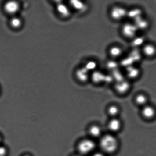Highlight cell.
Masks as SVG:
<instances>
[{"label": "cell", "instance_id": "2", "mask_svg": "<svg viewBox=\"0 0 156 156\" xmlns=\"http://www.w3.org/2000/svg\"><path fill=\"white\" fill-rule=\"evenodd\" d=\"M97 144L92 138L83 139L78 143L77 150L81 155H85L93 153L96 149Z\"/></svg>", "mask_w": 156, "mask_h": 156}, {"label": "cell", "instance_id": "20", "mask_svg": "<svg viewBox=\"0 0 156 156\" xmlns=\"http://www.w3.org/2000/svg\"><path fill=\"white\" fill-rule=\"evenodd\" d=\"M57 10L59 14L63 17H67L70 16V10L65 5L59 4L57 7Z\"/></svg>", "mask_w": 156, "mask_h": 156}, {"label": "cell", "instance_id": "22", "mask_svg": "<svg viewBox=\"0 0 156 156\" xmlns=\"http://www.w3.org/2000/svg\"><path fill=\"white\" fill-rule=\"evenodd\" d=\"M90 73L93 72L97 69L98 63L96 61L90 60L85 62L83 66Z\"/></svg>", "mask_w": 156, "mask_h": 156}, {"label": "cell", "instance_id": "13", "mask_svg": "<svg viewBox=\"0 0 156 156\" xmlns=\"http://www.w3.org/2000/svg\"><path fill=\"white\" fill-rule=\"evenodd\" d=\"M141 114L143 118L147 120H151L155 117V109L153 107L147 105L142 107Z\"/></svg>", "mask_w": 156, "mask_h": 156}, {"label": "cell", "instance_id": "17", "mask_svg": "<svg viewBox=\"0 0 156 156\" xmlns=\"http://www.w3.org/2000/svg\"><path fill=\"white\" fill-rule=\"evenodd\" d=\"M137 27L139 31L146 30L149 27V22L146 18L143 16L136 20L134 22Z\"/></svg>", "mask_w": 156, "mask_h": 156}, {"label": "cell", "instance_id": "11", "mask_svg": "<svg viewBox=\"0 0 156 156\" xmlns=\"http://www.w3.org/2000/svg\"><path fill=\"white\" fill-rule=\"evenodd\" d=\"M105 76L103 72L97 69L91 73L90 80L96 84L104 83Z\"/></svg>", "mask_w": 156, "mask_h": 156}, {"label": "cell", "instance_id": "7", "mask_svg": "<svg viewBox=\"0 0 156 156\" xmlns=\"http://www.w3.org/2000/svg\"><path fill=\"white\" fill-rule=\"evenodd\" d=\"M125 69V77L128 80H134L140 77L141 71L139 67L133 65Z\"/></svg>", "mask_w": 156, "mask_h": 156}, {"label": "cell", "instance_id": "14", "mask_svg": "<svg viewBox=\"0 0 156 156\" xmlns=\"http://www.w3.org/2000/svg\"><path fill=\"white\" fill-rule=\"evenodd\" d=\"M89 134L91 138L100 139L102 135V128L99 125L93 124L88 128Z\"/></svg>", "mask_w": 156, "mask_h": 156}, {"label": "cell", "instance_id": "10", "mask_svg": "<svg viewBox=\"0 0 156 156\" xmlns=\"http://www.w3.org/2000/svg\"><path fill=\"white\" fill-rule=\"evenodd\" d=\"M142 55L147 58H152L156 54V47L152 43H145L142 47Z\"/></svg>", "mask_w": 156, "mask_h": 156}, {"label": "cell", "instance_id": "18", "mask_svg": "<svg viewBox=\"0 0 156 156\" xmlns=\"http://www.w3.org/2000/svg\"><path fill=\"white\" fill-rule=\"evenodd\" d=\"M134 101L137 105L142 108L147 105L148 98L143 93H139L134 98Z\"/></svg>", "mask_w": 156, "mask_h": 156}, {"label": "cell", "instance_id": "26", "mask_svg": "<svg viewBox=\"0 0 156 156\" xmlns=\"http://www.w3.org/2000/svg\"><path fill=\"white\" fill-rule=\"evenodd\" d=\"M72 156H82V155H80V154H77V155H74Z\"/></svg>", "mask_w": 156, "mask_h": 156}, {"label": "cell", "instance_id": "8", "mask_svg": "<svg viewBox=\"0 0 156 156\" xmlns=\"http://www.w3.org/2000/svg\"><path fill=\"white\" fill-rule=\"evenodd\" d=\"M107 127L111 133L114 134L118 133L120 131L122 127L121 120L118 117L111 118L108 122Z\"/></svg>", "mask_w": 156, "mask_h": 156}, {"label": "cell", "instance_id": "27", "mask_svg": "<svg viewBox=\"0 0 156 156\" xmlns=\"http://www.w3.org/2000/svg\"><path fill=\"white\" fill-rule=\"evenodd\" d=\"M1 141H2V137L1 136H0V144H1Z\"/></svg>", "mask_w": 156, "mask_h": 156}, {"label": "cell", "instance_id": "16", "mask_svg": "<svg viewBox=\"0 0 156 156\" xmlns=\"http://www.w3.org/2000/svg\"><path fill=\"white\" fill-rule=\"evenodd\" d=\"M71 7L75 10L81 13L86 12L88 10V5L82 1H73L70 2Z\"/></svg>", "mask_w": 156, "mask_h": 156}, {"label": "cell", "instance_id": "25", "mask_svg": "<svg viewBox=\"0 0 156 156\" xmlns=\"http://www.w3.org/2000/svg\"><path fill=\"white\" fill-rule=\"evenodd\" d=\"M92 156H106V154L100 151V152H93Z\"/></svg>", "mask_w": 156, "mask_h": 156}, {"label": "cell", "instance_id": "24", "mask_svg": "<svg viewBox=\"0 0 156 156\" xmlns=\"http://www.w3.org/2000/svg\"><path fill=\"white\" fill-rule=\"evenodd\" d=\"M7 152V149L5 147L0 145V156H5Z\"/></svg>", "mask_w": 156, "mask_h": 156}, {"label": "cell", "instance_id": "12", "mask_svg": "<svg viewBox=\"0 0 156 156\" xmlns=\"http://www.w3.org/2000/svg\"><path fill=\"white\" fill-rule=\"evenodd\" d=\"M20 8L19 4L16 1H9L5 3L4 6L5 11L9 14H15Z\"/></svg>", "mask_w": 156, "mask_h": 156}, {"label": "cell", "instance_id": "15", "mask_svg": "<svg viewBox=\"0 0 156 156\" xmlns=\"http://www.w3.org/2000/svg\"><path fill=\"white\" fill-rule=\"evenodd\" d=\"M143 16V10L139 8H134L128 10L127 18L132 20V22Z\"/></svg>", "mask_w": 156, "mask_h": 156}, {"label": "cell", "instance_id": "3", "mask_svg": "<svg viewBox=\"0 0 156 156\" xmlns=\"http://www.w3.org/2000/svg\"><path fill=\"white\" fill-rule=\"evenodd\" d=\"M138 31L136 26L132 21L124 23L121 28V32L123 37L131 40L138 35Z\"/></svg>", "mask_w": 156, "mask_h": 156}, {"label": "cell", "instance_id": "1", "mask_svg": "<svg viewBox=\"0 0 156 156\" xmlns=\"http://www.w3.org/2000/svg\"><path fill=\"white\" fill-rule=\"evenodd\" d=\"M98 145L101 151L105 154L115 153L119 149V143L114 134H106L99 139Z\"/></svg>", "mask_w": 156, "mask_h": 156}, {"label": "cell", "instance_id": "21", "mask_svg": "<svg viewBox=\"0 0 156 156\" xmlns=\"http://www.w3.org/2000/svg\"><path fill=\"white\" fill-rule=\"evenodd\" d=\"M132 45L134 48H137L140 46L143 47L145 44V38L143 36L137 35L131 40Z\"/></svg>", "mask_w": 156, "mask_h": 156}, {"label": "cell", "instance_id": "28", "mask_svg": "<svg viewBox=\"0 0 156 156\" xmlns=\"http://www.w3.org/2000/svg\"><path fill=\"white\" fill-rule=\"evenodd\" d=\"M24 156H30L29 155H24Z\"/></svg>", "mask_w": 156, "mask_h": 156}, {"label": "cell", "instance_id": "4", "mask_svg": "<svg viewBox=\"0 0 156 156\" xmlns=\"http://www.w3.org/2000/svg\"><path fill=\"white\" fill-rule=\"evenodd\" d=\"M128 10L122 6L114 5L110 9V16L114 21H121L127 18Z\"/></svg>", "mask_w": 156, "mask_h": 156}, {"label": "cell", "instance_id": "23", "mask_svg": "<svg viewBox=\"0 0 156 156\" xmlns=\"http://www.w3.org/2000/svg\"><path fill=\"white\" fill-rule=\"evenodd\" d=\"M10 23L11 27L15 29L19 28L22 24L21 20L17 17L12 18L10 20Z\"/></svg>", "mask_w": 156, "mask_h": 156}, {"label": "cell", "instance_id": "5", "mask_svg": "<svg viewBox=\"0 0 156 156\" xmlns=\"http://www.w3.org/2000/svg\"><path fill=\"white\" fill-rule=\"evenodd\" d=\"M131 88V83L127 79L114 83V89L115 91L120 95H125L129 91Z\"/></svg>", "mask_w": 156, "mask_h": 156}, {"label": "cell", "instance_id": "9", "mask_svg": "<svg viewBox=\"0 0 156 156\" xmlns=\"http://www.w3.org/2000/svg\"><path fill=\"white\" fill-rule=\"evenodd\" d=\"M108 54L113 60L121 58L124 54V50L120 46L114 45L110 47L108 50Z\"/></svg>", "mask_w": 156, "mask_h": 156}, {"label": "cell", "instance_id": "6", "mask_svg": "<svg viewBox=\"0 0 156 156\" xmlns=\"http://www.w3.org/2000/svg\"><path fill=\"white\" fill-rule=\"evenodd\" d=\"M91 73L85 67L82 66L76 70L75 75L79 82L85 83L90 80Z\"/></svg>", "mask_w": 156, "mask_h": 156}, {"label": "cell", "instance_id": "19", "mask_svg": "<svg viewBox=\"0 0 156 156\" xmlns=\"http://www.w3.org/2000/svg\"><path fill=\"white\" fill-rule=\"evenodd\" d=\"M120 112V108L118 105H109L107 109V113L111 118L118 117L119 114Z\"/></svg>", "mask_w": 156, "mask_h": 156}]
</instances>
